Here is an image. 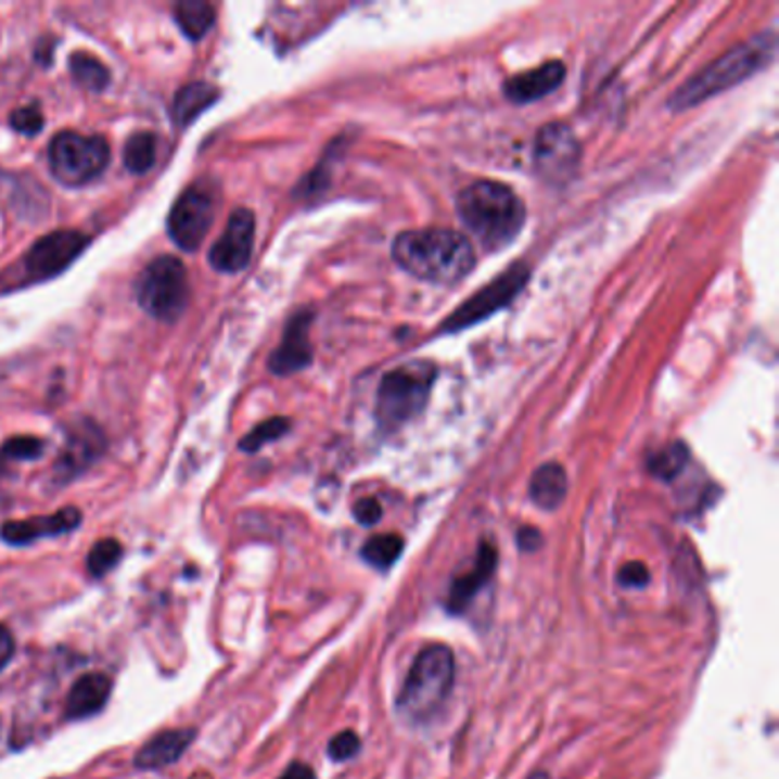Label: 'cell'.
<instances>
[{
	"label": "cell",
	"mask_w": 779,
	"mask_h": 779,
	"mask_svg": "<svg viewBox=\"0 0 779 779\" xmlns=\"http://www.w3.org/2000/svg\"><path fill=\"white\" fill-rule=\"evenodd\" d=\"M392 254L405 272L439 286L458 284L475 266L469 238L444 227L403 231Z\"/></svg>",
	"instance_id": "1"
},
{
	"label": "cell",
	"mask_w": 779,
	"mask_h": 779,
	"mask_svg": "<svg viewBox=\"0 0 779 779\" xmlns=\"http://www.w3.org/2000/svg\"><path fill=\"white\" fill-rule=\"evenodd\" d=\"M458 215L464 229L487 252L514 243L526 225V206L519 194L499 181H475L458 194Z\"/></svg>",
	"instance_id": "2"
},
{
	"label": "cell",
	"mask_w": 779,
	"mask_h": 779,
	"mask_svg": "<svg viewBox=\"0 0 779 779\" xmlns=\"http://www.w3.org/2000/svg\"><path fill=\"white\" fill-rule=\"evenodd\" d=\"M775 51L777 39L772 33L754 35L752 39L743 41V44L723 53L718 60H713L698 76L686 80L673 94V99L667 101V107H673L675 113H681L688 111V107L704 103L711 97L727 92L729 88H736V85H741L743 80L766 69L775 58Z\"/></svg>",
	"instance_id": "3"
},
{
	"label": "cell",
	"mask_w": 779,
	"mask_h": 779,
	"mask_svg": "<svg viewBox=\"0 0 779 779\" xmlns=\"http://www.w3.org/2000/svg\"><path fill=\"white\" fill-rule=\"evenodd\" d=\"M456 684V654L437 642L421 649L396 698L400 718L409 725L430 723L446 704Z\"/></svg>",
	"instance_id": "4"
},
{
	"label": "cell",
	"mask_w": 779,
	"mask_h": 779,
	"mask_svg": "<svg viewBox=\"0 0 779 779\" xmlns=\"http://www.w3.org/2000/svg\"><path fill=\"white\" fill-rule=\"evenodd\" d=\"M437 368L430 361L403 363L388 371L378 388L375 419L382 430H398L414 421L427 405Z\"/></svg>",
	"instance_id": "5"
},
{
	"label": "cell",
	"mask_w": 779,
	"mask_h": 779,
	"mask_svg": "<svg viewBox=\"0 0 779 779\" xmlns=\"http://www.w3.org/2000/svg\"><path fill=\"white\" fill-rule=\"evenodd\" d=\"M49 163L53 177L62 186L78 188L103 175L111 163V144L103 136L62 131L51 140Z\"/></svg>",
	"instance_id": "6"
},
{
	"label": "cell",
	"mask_w": 779,
	"mask_h": 779,
	"mask_svg": "<svg viewBox=\"0 0 779 779\" xmlns=\"http://www.w3.org/2000/svg\"><path fill=\"white\" fill-rule=\"evenodd\" d=\"M140 307L158 320H177L188 305V272L177 256H158L138 281Z\"/></svg>",
	"instance_id": "7"
},
{
	"label": "cell",
	"mask_w": 779,
	"mask_h": 779,
	"mask_svg": "<svg viewBox=\"0 0 779 779\" xmlns=\"http://www.w3.org/2000/svg\"><path fill=\"white\" fill-rule=\"evenodd\" d=\"M528 277H531L528 266H524V264L510 266L506 272L496 277L491 284L481 289L471 299H467L464 305H460L456 311H452V316H448L442 322V328H439L442 334L462 332L467 328H473V324H478L485 318H489L491 314L508 307L510 302L519 293H522Z\"/></svg>",
	"instance_id": "8"
},
{
	"label": "cell",
	"mask_w": 779,
	"mask_h": 779,
	"mask_svg": "<svg viewBox=\"0 0 779 779\" xmlns=\"http://www.w3.org/2000/svg\"><path fill=\"white\" fill-rule=\"evenodd\" d=\"M533 163L537 175L551 186L567 183L580 163V144L565 124H547L539 128L533 144Z\"/></svg>",
	"instance_id": "9"
},
{
	"label": "cell",
	"mask_w": 779,
	"mask_h": 779,
	"mask_svg": "<svg viewBox=\"0 0 779 779\" xmlns=\"http://www.w3.org/2000/svg\"><path fill=\"white\" fill-rule=\"evenodd\" d=\"M215 218V204L210 194L202 186H192L175 202L167 218L169 238L181 250H200L204 238L208 235Z\"/></svg>",
	"instance_id": "10"
},
{
	"label": "cell",
	"mask_w": 779,
	"mask_h": 779,
	"mask_svg": "<svg viewBox=\"0 0 779 779\" xmlns=\"http://www.w3.org/2000/svg\"><path fill=\"white\" fill-rule=\"evenodd\" d=\"M88 235L74 229L53 231L30 247L26 254V270L33 279H49L67 270L88 247Z\"/></svg>",
	"instance_id": "11"
},
{
	"label": "cell",
	"mask_w": 779,
	"mask_h": 779,
	"mask_svg": "<svg viewBox=\"0 0 779 779\" xmlns=\"http://www.w3.org/2000/svg\"><path fill=\"white\" fill-rule=\"evenodd\" d=\"M254 231H256L254 213L250 208H235L227 222L225 233L208 252L210 266L225 274L245 270L254 250Z\"/></svg>",
	"instance_id": "12"
},
{
	"label": "cell",
	"mask_w": 779,
	"mask_h": 779,
	"mask_svg": "<svg viewBox=\"0 0 779 779\" xmlns=\"http://www.w3.org/2000/svg\"><path fill=\"white\" fill-rule=\"evenodd\" d=\"M311 322H314V314L309 309L297 311L289 320L281 343L268 359V368L274 375H291L311 363L314 359V348L309 341Z\"/></svg>",
	"instance_id": "13"
},
{
	"label": "cell",
	"mask_w": 779,
	"mask_h": 779,
	"mask_svg": "<svg viewBox=\"0 0 779 779\" xmlns=\"http://www.w3.org/2000/svg\"><path fill=\"white\" fill-rule=\"evenodd\" d=\"M496 567H499V549L485 539L478 549V555L473 560V567L450 583L444 601L446 613L464 615L473 599L478 597V592L494 578Z\"/></svg>",
	"instance_id": "14"
},
{
	"label": "cell",
	"mask_w": 779,
	"mask_h": 779,
	"mask_svg": "<svg viewBox=\"0 0 779 779\" xmlns=\"http://www.w3.org/2000/svg\"><path fill=\"white\" fill-rule=\"evenodd\" d=\"M80 519L82 514L78 508H62L47 516H33V519H24V522H8L3 524V528H0V537L14 547L30 545L41 537L72 533L74 528L80 526Z\"/></svg>",
	"instance_id": "15"
},
{
	"label": "cell",
	"mask_w": 779,
	"mask_h": 779,
	"mask_svg": "<svg viewBox=\"0 0 779 779\" xmlns=\"http://www.w3.org/2000/svg\"><path fill=\"white\" fill-rule=\"evenodd\" d=\"M565 80V64L549 60L539 67L516 74L503 82V94L514 103H533L542 97H549L560 82Z\"/></svg>",
	"instance_id": "16"
},
{
	"label": "cell",
	"mask_w": 779,
	"mask_h": 779,
	"mask_svg": "<svg viewBox=\"0 0 779 779\" xmlns=\"http://www.w3.org/2000/svg\"><path fill=\"white\" fill-rule=\"evenodd\" d=\"M103 446H105L103 435L94 423H90V421L74 423L69 435H67V444H64L62 458L58 462V473L67 475V478H74L76 473L88 469L99 458Z\"/></svg>",
	"instance_id": "17"
},
{
	"label": "cell",
	"mask_w": 779,
	"mask_h": 779,
	"mask_svg": "<svg viewBox=\"0 0 779 779\" xmlns=\"http://www.w3.org/2000/svg\"><path fill=\"white\" fill-rule=\"evenodd\" d=\"M194 729H167L146 741L136 754V768L158 770L179 762V756L190 748Z\"/></svg>",
	"instance_id": "18"
},
{
	"label": "cell",
	"mask_w": 779,
	"mask_h": 779,
	"mask_svg": "<svg viewBox=\"0 0 779 779\" xmlns=\"http://www.w3.org/2000/svg\"><path fill=\"white\" fill-rule=\"evenodd\" d=\"M111 690H113V681L105 675L101 673L82 675L80 679H76V684L69 690L67 718L82 720L94 716V713H99L105 706L107 698H111Z\"/></svg>",
	"instance_id": "19"
},
{
	"label": "cell",
	"mask_w": 779,
	"mask_h": 779,
	"mask_svg": "<svg viewBox=\"0 0 779 779\" xmlns=\"http://www.w3.org/2000/svg\"><path fill=\"white\" fill-rule=\"evenodd\" d=\"M567 489H570L567 473L558 462H547L539 469H535L531 485H528L531 501L547 512H553L562 506V501H565V496H567Z\"/></svg>",
	"instance_id": "20"
},
{
	"label": "cell",
	"mask_w": 779,
	"mask_h": 779,
	"mask_svg": "<svg viewBox=\"0 0 779 779\" xmlns=\"http://www.w3.org/2000/svg\"><path fill=\"white\" fill-rule=\"evenodd\" d=\"M218 99H220V92H218V88H213L210 82H204V80L188 82V85H183V88L175 97L171 117H175L177 126L186 128L194 119H197L202 113H206L208 107Z\"/></svg>",
	"instance_id": "21"
},
{
	"label": "cell",
	"mask_w": 779,
	"mask_h": 779,
	"mask_svg": "<svg viewBox=\"0 0 779 779\" xmlns=\"http://www.w3.org/2000/svg\"><path fill=\"white\" fill-rule=\"evenodd\" d=\"M175 18L181 28V33L197 41L202 39L215 24V10L213 5L204 3V0H181L175 5Z\"/></svg>",
	"instance_id": "22"
},
{
	"label": "cell",
	"mask_w": 779,
	"mask_h": 779,
	"mask_svg": "<svg viewBox=\"0 0 779 779\" xmlns=\"http://www.w3.org/2000/svg\"><path fill=\"white\" fill-rule=\"evenodd\" d=\"M69 72L80 88L90 92H103L107 85H111V72H107L105 64L92 53H72Z\"/></svg>",
	"instance_id": "23"
},
{
	"label": "cell",
	"mask_w": 779,
	"mask_h": 779,
	"mask_svg": "<svg viewBox=\"0 0 779 779\" xmlns=\"http://www.w3.org/2000/svg\"><path fill=\"white\" fill-rule=\"evenodd\" d=\"M688 460H690V452H688L686 444L675 442V444H667L665 448L652 452L647 460V469L654 475V478L669 483V481H675L677 475L686 469Z\"/></svg>",
	"instance_id": "24"
},
{
	"label": "cell",
	"mask_w": 779,
	"mask_h": 779,
	"mask_svg": "<svg viewBox=\"0 0 779 779\" xmlns=\"http://www.w3.org/2000/svg\"><path fill=\"white\" fill-rule=\"evenodd\" d=\"M403 549H405V542L400 535L384 533V535H375L368 539L361 549V558L375 570H388L392 565H396L398 558L403 555Z\"/></svg>",
	"instance_id": "25"
},
{
	"label": "cell",
	"mask_w": 779,
	"mask_h": 779,
	"mask_svg": "<svg viewBox=\"0 0 779 779\" xmlns=\"http://www.w3.org/2000/svg\"><path fill=\"white\" fill-rule=\"evenodd\" d=\"M156 154H158L156 136L140 131L128 138L124 146V165L128 171H133V175H144V171L154 167Z\"/></svg>",
	"instance_id": "26"
},
{
	"label": "cell",
	"mask_w": 779,
	"mask_h": 779,
	"mask_svg": "<svg viewBox=\"0 0 779 779\" xmlns=\"http://www.w3.org/2000/svg\"><path fill=\"white\" fill-rule=\"evenodd\" d=\"M289 430H291L289 419H284V417L268 419L261 425H256L252 432H247V435L241 439V450H245V452L261 450L264 446L284 437Z\"/></svg>",
	"instance_id": "27"
},
{
	"label": "cell",
	"mask_w": 779,
	"mask_h": 779,
	"mask_svg": "<svg viewBox=\"0 0 779 779\" xmlns=\"http://www.w3.org/2000/svg\"><path fill=\"white\" fill-rule=\"evenodd\" d=\"M122 553H124V549L117 539H113V537L101 539V542H97L88 553V572L97 578L105 576L113 567H117Z\"/></svg>",
	"instance_id": "28"
},
{
	"label": "cell",
	"mask_w": 779,
	"mask_h": 779,
	"mask_svg": "<svg viewBox=\"0 0 779 779\" xmlns=\"http://www.w3.org/2000/svg\"><path fill=\"white\" fill-rule=\"evenodd\" d=\"M44 452V439L39 437H14L10 439L3 450H0V458L5 460H35Z\"/></svg>",
	"instance_id": "29"
},
{
	"label": "cell",
	"mask_w": 779,
	"mask_h": 779,
	"mask_svg": "<svg viewBox=\"0 0 779 779\" xmlns=\"http://www.w3.org/2000/svg\"><path fill=\"white\" fill-rule=\"evenodd\" d=\"M10 124L16 133L21 136H37L41 128H44V115L37 105H26V107H16L10 117Z\"/></svg>",
	"instance_id": "30"
},
{
	"label": "cell",
	"mask_w": 779,
	"mask_h": 779,
	"mask_svg": "<svg viewBox=\"0 0 779 779\" xmlns=\"http://www.w3.org/2000/svg\"><path fill=\"white\" fill-rule=\"evenodd\" d=\"M361 750V739L353 731V729H345L341 733H336L334 739L330 741V748H328V754L332 756L334 762H350L353 756H357Z\"/></svg>",
	"instance_id": "31"
},
{
	"label": "cell",
	"mask_w": 779,
	"mask_h": 779,
	"mask_svg": "<svg viewBox=\"0 0 779 779\" xmlns=\"http://www.w3.org/2000/svg\"><path fill=\"white\" fill-rule=\"evenodd\" d=\"M649 578H652V576H649L647 565H644V562H640V560L626 562V565H622V567H620V572H617V580H620V586H622V588H634V590H640V588H644V586H647Z\"/></svg>",
	"instance_id": "32"
},
{
	"label": "cell",
	"mask_w": 779,
	"mask_h": 779,
	"mask_svg": "<svg viewBox=\"0 0 779 779\" xmlns=\"http://www.w3.org/2000/svg\"><path fill=\"white\" fill-rule=\"evenodd\" d=\"M353 514L359 524L363 526H375L382 519V506L378 499H361L355 503Z\"/></svg>",
	"instance_id": "33"
},
{
	"label": "cell",
	"mask_w": 779,
	"mask_h": 779,
	"mask_svg": "<svg viewBox=\"0 0 779 779\" xmlns=\"http://www.w3.org/2000/svg\"><path fill=\"white\" fill-rule=\"evenodd\" d=\"M516 545H519V549H522V551L533 553V551H537L539 547H542V533H539V531L533 528V526L519 528V533H516Z\"/></svg>",
	"instance_id": "34"
},
{
	"label": "cell",
	"mask_w": 779,
	"mask_h": 779,
	"mask_svg": "<svg viewBox=\"0 0 779 779\" xmlns=\"http://www.w3.org/2000/svg\"><path fill=\"white\" fill-rule=\"evenodd\" d=\"M14 656V636L8 626L0 624V669H3Z\"/></svg>",
	"instance_id": "35"
},
{
	"label": "cell",
	"mask_w": 779,
	"mask_h": 779,
	"mask_svg": "<svg viewBox=\"0 0 779 779\" xmlns=\"http://www.w3.org/2000/svg\"><path fill=\"white\" fill-rule=\"evenodd\" d=\"M279 779H316V772H314L311 766L295 762V764H291L284 772H281Z\"/></svg>",
	"instance_id": "36"
},
{
	"label": "cell",
	"mask_w": 779,
	"mask_h": 779,
	"mask_svg": "<svg viewBox=\"0 0 779 779\" xmlns=\"http://www.w3.org/2000/svg\"><path fill=\"white\" fill-rule=\"evenodd\" d=\"M528 779H549V775H547V772H535V775H531Z\"/></svg>",
	"instance_id": "37"
},
{
	"label": "cell",
	"mask_w": 779,
	"mask_h": 779,
	"mask_svg": "<svg viewBox=\"0 0 779 779\" xmlns=\"http://www.w3.org/2000/svg\"><path fill=\"white\" fill-rule=\"evenodd\" d=\"M0 733H3V718H0Z\"/></svg>",
	"instance_id": "38"
}]
</instances>
